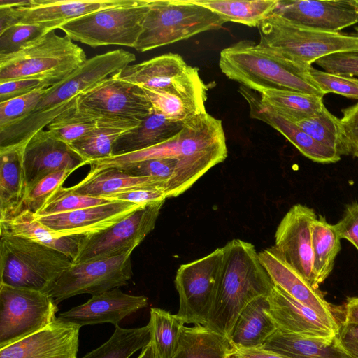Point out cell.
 I'll use <instances>...</instances> for the list:
<instances>
[{
  "label": "cell",
  "mask_w": 358,
  "mask_h": 358,
  "mask_svg": "<svg viewBox=\"0 0 358 358\" xmlns=\"http://www.w3.org/2000/svg\"><path fill=\"white\" fill-rule=\"evenodd\" d=\"M225 22L210 9L189 0H150L134 48L144 52L219 29Z\"/></svg>",
  "instance_id": "obj_8"
},
{
  "label": "cell",
  "mask_w": 358,
  "mask_h": 358,
  "mask_svg": "<svg viewBox=\"0 0 358 358\" xmlns=\"http://www.w3.org/2000/svg\"><path fill=\"white\" fill-rule=\"evenodd\" d=\"M102 198L113 201H126L134 203H143L150 201L164 200L166 197L164 192L151 189H136L123 192L109 194Z\"/></svg>",
  "instance_id": "obj_50"
},
{
  "label": "cell",
  "mask_w": 358,
  "mask_h": 358,
  "mask_svg": "<svg viewBox=\"0 0 358 358\" xmlns=\"http://www.w3.org/2000/svg\"><path fill=\"white\" fill-rule=\"evenodd\" d=\"M25 144L0 150V222L17 215L27 194L23 167Z\"/></svg>",
  "instance_id": "obj_26"
},
{
  "label": "cell",
  "mask_w": 358,
  "mask_h": 358,
  "mask_svg": "<svg viewBox=\"0 0 358 358\" xmlns=\"http://www.w3.org/2000/svg\"><path fill=\"white\" fill-rule=\"evenodd\" d=\"M273 13L305 27L338 32L358 23V0H278Z\"/></svg>",
  "instance_id": "obj_17"
},
{
  "label": "cell",
  "mask_w": 358,
  "mask_h": 358,
  "mask_svg": "<svg viewBox=\"0 0 358 358\" xmlns=\"http://www.w3.org/2000/svg\"><path fill=\"white\" fill-rule=\"evenodd\" d=\"M223 248L192 262L182 264L175 277L179 295L176 314L185 324L206 325L220 282Z\"/></svg>",
  "instance_id": "obj_10"
},
{
  "label": "cell",
  "mask_w": 358,
  "mask_h": 358,
  "mask_svg": "<svg viewBox=\"0 0 358 358\" xmlns=\"http://www.w3.org/2000/svg\"><path fill=\"white\" fill-rule=\"evenodd\" d=\"M165 186L158 178L134 176L120 168L110 167L90 171L83 180L69 188L83 195L103 197L136 189H157L164 193Z\"/></svg>",
  "instance_id": "obj_27"
},
{
  "label": "cell",
  "mask_w": 358,
  "mask_h": 358,
  "mask_svg": "<svg viewBox=\"0 0 358 358\" xmlns=\"http://www.w3.org/2000/svg\"><path fill=\"white\" fill-rule=\"evenodd\" d=\"M286 358H350L337 336L329 342L276 330L261 347Z\"/></svg>",
  "instance_id": "obj_31"
},
{
  "label": "cell",
  "mask_w": 358,
  "mask_h": 358,
  "mask_svg": "<svg viewBox=\"0 0 358 358\" xmlns=\"http://www.w3.org/2000/svg\"><path fill=\"white\" fill-rule=\"evenodd\" d=\"M58 310L48 293L0 284V348L52 323Z\"/></svg>",
  "instance_id": "obj_12"
},
{
  "label": "cell",
  "mask_w": 358,
  "mask_h": 358,
  "mask_svg": "<svg viewBox=\"0 0 358 358\" xmlns=\"http://www.w3.org/2000/svg\"><path fill=\"white\" fill-rule=\"evenodd\" d=\"M113 202L102 197H93L73 192L69 187H59L47 200L36 215H48L70 212Z\"/></svg>",
  "instance_id": "obj_41"
},
{
  "label": "cell",
  "mask_w": 358,
  "mask_h": 358,
  "mask_svg": "<svg viewBox=\"0 0 358 358\" xmlns=\"http://www.w3.org/2000/svg\"><path fill=\"white\" fill-rule=\"evenodd\" d=\"M338 339L350 358H358V324L339 323Z\"/></svg>",
  "instance_id": "obj_51"
},
{
  "label": "cell",
  "mask_w": 358,
  "mask_h": 358,
  "mask_svg": "<svg viewBox=\"0 0 358 358\" xmlns=\"http://www.w3.org/2000/svg\"><path fill=\"white\" fill-rule=\"evenodd\" d=\"M227 157L222 121L207 112L188 120L174 137L155 146L119 156L91 162L90 171L121 167L143 160L173 157L191 167L200 177Z\"/></svg>",
  "instance_id": "obj_3"
},
{
  "label": "cell",
  "mask_w": 358,
  "mask_h": 358,
  "mask_svg": "<svg viewBox=\"0 0 358 358\" xmlns=\"http://www.w3.org/2000/svg\"><path fill=\"white\" fill-rule=\"evenodd\" d=\"M268 308V296L258 297L244 308L229 338L235 349L262 347L274 334L277 328Z\"/></svg>",
  "instance_id": "obj_28"
},
{
  "label": "cell",
  "mask_w": 358,
  "mask_h": 358,
  "mask_svg": "<svg viewBox=\"0 0 358 358\" xmlns=\"http://www.w3.org/2000/svg\"><path fill=\"white\" fill-rule=\"evenodd\" d=\"M137 358H157L155 348L152 343L142 349Z\"/></svg>",
  "instance_id": "obj_54"
},
{
  "label": "cell",
  "mask_w": 358,
  "mask_h": 358,
  "mask_svg": "<svg viewBox=\"0 0 358 358\" xmlns=\"http://www.w3.org/2000/svg\"><path fill=\"white\" fill-rule=\"evenodd\" d=\"M55 31L17 52L0 56V83L37 78L53 85L80 67L87 59L84 50Z\"/></svg>",
  "instance_id": "obj_7"
},
{
  "label": "cell",
  "mask_w": 358,
  "mask_h": 358,
  "mask_svg": "<svg viewBox=\"0 0 358 358\" xmlns=\"http://www.w3.org/2000/svg\"><path fill=\"white\" fill-rule=\"evenodd\" d=\"M295 124L323 146L336 151L341 156L348 155L341 122L325 106L316 115Z\"/></svg>",
  "instance_id": "obj_38"
},
{
  "label": "cell",
  "mask_w": 358,
  "mask_h": 358,
  "mask_svg": "<svg viewBox=\"0 0 358 358\" xmlns=\"http://www.w3.org/2000/svg\"><path fill=\"white\" fill-rule=\"evenodd\" d=\"M308 73L324 95L335 93L348 98L358 99L357 78L330 73L316 69L312 66L308 69Z\"/></svg>",
  "instance_id": "obj_44"
},
{
  "label": "cell",
  "mask_w": 358,
  "mask_h": 358,
  "mask_svg": "<svg viewBox=\"0 0 358 358\" xmlns=\"http://www.w3.org/2000/svg\"><path fill=\"white\" fill-rule=\"evenodd\" d=\"M315 63L330 73L348 77L358 76V50L329 55Z\"/></svg>",
  "instance_id": "obj_46"
},
{
  "label": "cell",
  "mask_w": 358,
  "mask_h": 358,
  "mask_svg": "<svg viewBox=\"0 0 358 358\" xmlns=\"http://www.w3.org/2000/svg\"><path fill=\"white\" fill-rule=\"evenodd\" d=\"M39 89L24 96L0 103V129L31 113L48 91Z\"/></svg>",
  "instance_id": "obj_45"
},
{
  "label": "cell",
  "mask_w": 358,
  "mask_h": 358,
  "mask_svg": "<svg viewBox=\"0 0 358 358\" xmlns=\"http://www.w3.org/2000/svg\"><path fill=\"white\" fill-rule=\"evenodd\" d=\"M133 0H24L15 7H0V32L17 24H32L50 31L83 15Z\"/></svg>",
  "instance_id": "obj_15"
},
{
  "label": "cell",
  "mask_w": 358,
  "mask_h": 358,
  "mask_svg": "<svg viewBox=\"0 0 358 358\" xmlns=\"http://www.w3.org/2000/svg\"><path fill=\"white\" fill-rule=\"evenodd\" d=\"M340 119L343 127L348 155L358 158V102L342 109Z\"/></svg>",
  "instance_id": "obj_49"
},
{
  "label": "cell",
  "mask_w": 358,
  "mask_h": 358,
  "mask_svg": "<svg viewBox=\"0 0 358 358\" xmlns=\"http://www.w3.org/2000/svg\"><path fill=\"white\" fill-rule=\"evenodd\" d=\"M238 92L249 106L251 118L261 120L278 131L305 157L322 164L335 163L341 159L338 152L317 143L296 124L263 102L252 90L241 85Z\"/></svg>",
  "instance_id": "obj_24"
},
{
  "label": "cell",
  "mask_w": 358,
  "mask_h": 358,
  "mask_svg": "<svg viewBox=\"0 0 358 358\" xmlns=\"http://www.w3.org/2000/svg\"><path fill=\"white\" fill-rule=\"evenodd\" d=\"M334 313H342L343 320L338 323L358 324V297H349L342 306H334ZM341 313H336L334 315Z\"/></svg>",
  "instance_id": "obj_52"
},
{
  "label": "cell",
  "mask_w": 358,
  "mask_h": 358,
  "mask_svg": "<svg viewBox=\"0 0 358 358\" xmlns=\"http://www.w3.org/2000/svg\"><path fill=\"white\" fill-rule=\"evenodd\" d=\"M0 284L48 293L73 260L30 239L0 233Z\"/></svg>",
  "instance_id": "obj_6"
},
{
  "label": "cell",
  "mask_w": 358,
  "mask_h": 358,
  "mask_svg": "<svg viewBox=\"0 0 358 358\" xmlns=\"http://www.w3.org/2000/svg\"><path fill=\"white\" fill-rule=\"evenodd\" d=\"M204 6L226 22L258 27L275 10L278 0H189Z\"/></svg>",
  "instance_id": "obj_34"
},
{
  "label": "cell",
  "mask_w": 358,
  "mask_h": 358,
  "mask_svg": "<svg viewBox=\"0 0 358 358\" xmlns=\"http://www.w3.org/2000/svg\"><path fill=\"white\" fill-rule=\"evenodd\" d=\"M165 201L145 203L113 226L83 236L73 264L131 254L154 229Z\"/></svg>",
  "instance_id": "obj_11"
},
{
  "label": "cell",
  "mask_w": 358,
  "mask_h": 358,
  "mask_svg": "<svg viewBox=\"0 0 358 358\" xmlns=\"http://www.w3.org/2000/svg\"><path fill=\"white\" fill-rule=\"evenodd\" d=\"M257 28L259 46L304 69L329 55L358 50V36L305 27L274 13Z\"/></svg>",
  "instance_id": "obj_5"
},
{
  "label": "cell",
  "mask_w": 358,
  "mask_h": 358,
  "mask_svg": "<svg viewBox=\"0 0 358 358\" xmlns=\"http://www.w3.org/2000/svg\"><path fill=\"white\" fill-rule=\"evenodd\" d=\"M185 122L169 120L153 109L137 127L117 138L113 145V156L134 152L165 142L176 136Z\"/></svg>",
  "instance_id": "obj_29"
},
{
  "label": "cell",
  "mask_w": 358,
  "mask_h": 358,
  "mask_svg": "<svg viewBox=\"0 0 358 358\" xmlns=\"http://www.w3.org/2000/svg\"><path fill=\"white\" fill-rule=\"evenodd\" d=\"M260 262L273 283L303 304L310 307L320 316L338 325L334 306L325 299L320 289H315L308 280L289 264L279 250L273 246L262 250Z\"/></svg>",
  "instance_id": "obj_22"
},
{
  "label": "cell",
  "mask_w": 358,
  "mask_h": 358,
  "mask_svg": "<svg viewBox=\"0 0 358 358\" xmlns=\"http://www.w3.org/2000/svg\"><path fill=\"white\" fill-rule=\"evenodd\" d=\"M50 86L52 84L48 80L37 78L16 79L0 83V103Z\"/></svg>",
  "instance_id": "obj_47"
},
{
  "label": "cell",
  "mask_w": 358,
  "mask_h": 358,
  "mask_svg": "<svg viewBox=\"0 0 358 358\" xmlns=\"http://www.w3.org/2000/svg\"><path fill=\"white\" fill-rule=\"evenodd\" d=\"M144 203L113 201L70 212L35 215V217L59 236H86L113 226Z\"/></svg>",
  "instance_id": "obj_21"
},
{
  "label": "cell",
  "mask_w": 358,
  "mask_h": 358,
  "mask_svg": "<svg viewBox=\"0 0 358 358\" xmlns=\"http://www.w3.org/2000/svg\"><path fill=\"white\" fill-rule=\"evenodd\" d=\"M50 30L38 25L17 24L0 32V56L17 52Z\"/></svg>",
  "instance_id": "obj_43"
},
{
  "label": "cell",
  "mask_w": 358,
  "mask_h": 358,
  "mask_svg": "<svg viewBox=\"0 0 358 358\" xmlns=\"http://www.w3.org/2000/svg\"><path fill=\"white\" fill-rule=\"evenodd\" d=\"M193 69L180 55L170 52L129 65L118 76L141 87L166 90L183 81Z\"/></svg>",
  "instance_id": "obj_25"
},
{
  "label": "cell",
  "mask_w": 358,
  "mask_h": 358,
  "mask_svg": "<svg viewBox=\"0 0 358 358\" xmlns=\"http://www.w3.org/2000/svg\"><path fill=\"white\" fill-rule=\"evenodd\" d=\"M77 109L96 120L136 122H141L153 111L143 88L121 79L118 73L80 94Z\"/></svg>",
  "instance_id": "obj_13"
},
{
  "label": "cell",
  "mask_w": 358,
  "mask_h": 358,
  "mask_svg": "<svg viewBox=\"0 0 358 358\" xmlns=\"http://www.w3.org/2000/svg\"><path fill=\"white\" fill-rule=\"evenodd\" d=\"M80 327L57 319L41 330L0 348V358H77Z\"/></svg>",
  "instance_id": "obj_20"
},
{
  "label": "cell",
  "mask_w": 358,
  "mask_h": 358,
  "mask_svg": "<svg viewBox=\"0 0 358 358\" xmlns=\"http://www.w3.org/2000/svg\"><path fill=\"white\" fill-rule=\"evenodd\" d=\"M268 299V313L278 330L327 342L337 336L338 325L327 321L278 286L273 285Z\"/></svg>",
  "instance_id": "obj_19"
},
{
  "label": "cell",
  "mask_w": 358,
  "mask_h": 358,
  "mask_svg": "<svg viewBox=\"0 0 358 358\" xmlns=\"http://www.w3.org/2000/svg\"><path fill=\"white\" fill-rule=\"evenodd\" d=\"M131 255L72 264L48 293L57 304L81 294H98L128 284Z\"/></svg>",
  "instance_id": "obj_14"
},
{
  "label": "cell",
  "mask_w": 358,
  "mask_h": 358,
  "mask_svg": "<svg viewBox=\"0 0 358 358\" xmlns=\"http://www.w3.org/2000/svg\"><path fill=\"white\" fill-rule=\"evenodd\" d=\"M147 306V297L127 294L117 287L92 295L85 303L59 313L57 318L80 327L101 323L116 327L125 317Z\"/></svg>",
  "instance_id": "obj_23"
},
{
  "label": "cell",
  "mask_w": 358,
  "mask_h": 358,
  "mask_svg": "<svg viewBox=\"0 0 358 358\" xmlns=\"http://www.w3.org/2000/svg\"><path fill=\"white\" fill-rule=\"evenodd\" d=\"M234 349L227 336L205 325L184 326L172 358H229Z\"/></svg>",
  "instance_id": "obj_32"
},
{
  "label": "cell",
  "mask_w": 358,
  "mask_h": 358,
  "mask_svg": "<svg viewBox=\"0 0 358 358\" xmlns=\"http://www.w3.org/2000/svg\"><path fill=\"white\" fill-rule=\"evenodd\" d=\"M150 0L100 10L72 20L59 27L71 40L92 48L135 47L142 31Z\"/></svg>",
  "instance_id": "obj_9"
},
{
  "label": "cell",
  "mask_w": 358,
  "mask_h": 358,
  "mask_svg": "<svg viewBox=\"0 0 358 358\" xmlns=\"http://www.w3.org/2000/svg\"><path fill=\"white\" fill-rule=\"evenodd\" d=\"M222 248L218 289L206 326L229 338L244 308L258 297L268 296L274 284L252 244L233 239Z\"/></svg>",
  "instance_id": "obj_2"
},
{
  "label": "cell",
  "mask_w": 358,
  "mask_h": 358,
  "mask_svg": "<svg viewBox=\"0 0 358 358\" xmlns=\"http://www.w3.org/2000/svg\"><path fill=\"white\" fill-rule=\"evenodd\" d=\"M149 323L157 358H172L176 352L185 322L177 315L158 308L150 309Z\"/></svg>",
  "instance_id": "obj_39"
},
{
  "label": "cell",
  "mask_w": 358,
  "mask_h": 358,
  "mask_svg": "<svg viewBox=\"0 0 358 358\" xmlns=\"http://www.w3.org/2000/svg\"><path fill=\"white\" fill-rule=\"evenodd\" d=\"M97 126V120L82 113L77 105L60 114L46 127L56 138L71 144Z\"/></svg>",
  "instance_id": "obj_40"
},
{
  "label": "cell",
  "mask_w": 358,
  "mask_h": 358,
  "mask_svg": "<svg viewBox=\"0 0 358 358\" xmlns=\"http://www.w3.org/2000/svg\"><path fill=\"white\" fill-rule=\"evenodd\" d=\"M355 30L358 32V27H355Z\"/></svg>",
  "instance_id": "obj_55"
},
{
  "label": "cell",
  "mask_w": 358,
  "mask_h": 358,
  "mask_svg": "<svg viewBox=\"0 0 358 358\" xmlns=\"http://www.w3.org/2000/svg\"><path fill=\"white\" fill-rule=\"evenodd\" d=\"M135 60L133 53L122 49L87 59L67 77L49 87L31 113L0 129V150L25 144L35 133L76 106L80 94L120 72Z\"/></svg>",
  "instance_id": "obj_1"
},
{
  "label": "cell",
  "mask_w": 358,
  "mask_h": 358,
  "mask_svg": "<svg viewBox=\"0 0 358 358\" xmlns=\"http://www.w3.org/2000/svg\"><path fill=\"white\" fill-rule=\"evenodd\" d=\"M341 239L334 225L320 215L312 226L313 269L318 286L333 270L335 259L341 249Z\"/></svg>",
  "instance_id": "obj_36"
},
{
  "label": "cell",
  "mask_w": 358,
  "mask_h": 358,
  "mask_svg": "<svg viewBox=\"0 0 358 358\" xmlns=\"http://www.w3.org/2000/svg\"><path fill=\"white\" fill-rule=\"evenodd\" d=\"M219 66L230 80L258 94L268 90H287L323 97L308 73L296 64L244 40L224 48Z\"/></svg>",
  "instance_id": "obj_4"
},
{
  "label": "cell",
  "mask_w": 358,
  "mask_h": 358,
  "mask_svg": "<svg viewBox=\"0 0 358 358\" xmlns=\"http://www.w3.org/2000/svg\"><path fill=\"white\" fill-rule=\"evenodd\" d=\"M71 173L72 171L61 170L52 173L39 180L27 191L16 215L25 210L37 215L50 196L62 186Z\"/></svg>",
  "instance_id": "obj_42"
},
{
  "label": "cell",
  "mask_w": 358,
  "mask_h": 358,
  "mask_svg": "<svg viewBox=\"0 0 358 358\" xmlns=\"http://www.w3.org/2000/svg\"><path fill=\"white\" fill-rule=\"evenodd\" d=\"M317 219L313 208L294 205L278 226L274 246L315 289H320L313 269L312 243V226Z\"/></svg>",
  "instance_id": "obj_16"
},
{
  "label": "cell",
  "mask_w": 358,
  "mask_h": 358,
  "mask_svg": "<svg viewBox=\"0 0 358 358\" xmlns=\"http://www.w3.org/2000/svg\"><path fill=\"white\" fill-rule=\"evenodd\" d=\"M0 233L24 237L58 250L73 260L83 236H59L38 221L33 213L25 210L14 217L0 222Z\"/></svg>",
  "instance_id": "obj_30"
},
{
  "label": "cell",
  "mask_w": 358,
  "mask_h": 358,
  "mask_svg": "<svg viewBox=\"0 0 358 358\" xmlns=\"http://www.w3.org/2000/svg\"><path fill=\"white\" fill-rule=\"evenodd\" d=\"M334 227L341 239L348 240L358 250V201L346 206L341 219Z\"/></svg>",
  "instance_id": "obj_48"
},
{
  "label": "cell",
  "mask_w": 358,
  "mask_h": 358,
  "mask_svg": "<svg viewBox=\"0 0 358 358\" xmlns=\"http://www.w3.org/2000/svg\"><path fill=\"white\" fill-rule=\"evenodd\" d=\"M259 94L263 102L294 123L316 115L325 106L323 97L297 91L273 89Z\"/></svg>",
  "instance_id": "obj_35"
},
{
  "label": "cell",
  "mask_w": 358,
  "mask_h": 358,
  "mask_svg": "<svg viewBox=\"0 0 358 358\" xmlns=\"http://www.w3.org/2000/svg\"><path fill=\"white\" fill-rule=\"evenodd\" d=\"M88 164L71 146L46 129L35 133L26 143L23 167L27 192L48 175L61 170L73 172Z\"/></svg>",
  "instance_id": "obj_18"
},
{
  "label": "cell",
  "mask_w": 358,
  "mask_h": 358,
  "mask_svg": "<svg viewBox=\"0 0 358 358\" xmlns=\"http://www.w3.org/2000/svg\"><path fill=\"white\" fill-rule=\"evenodd\" d=\"M140 123L129 120H98L94 129L69 145L89 164L91 162L112 157L113 145L117 138Z\"/></svg>",
  "instance_id": "obj_33"
},
{
  "label": "cell",
  "mask_w": 358,
  "mask_h": 358,
  "mask_svg": "<svg viewBox=\"0 0 358 358\" xmlns=\"http://www.w3.org/2000/svg\"><path fill=\"white\" fill-rule=\"evenodd\" d=\"M229 358H286L271 350L259 348L234 349Z\"/></svg>",
  "instance_id": "obj_53"
},
{
  "label": "cell",
  "mask_w": 358,
  "mask_h": 358,
  "mask_svg": "<svg viewBox=\"0 0 358 358\" xmlns=\"http://www.w3.org/2000/svg\"><path fill=\"white\" fill-rule=\"evenodd\" d=\"M152 341L150 323L144 327L123 329L118 325L110 338L82 358H129Z\"/></svg>",
  "instance_id": "obj_37"
}]
</instances>
